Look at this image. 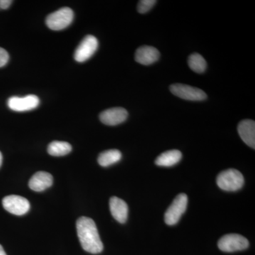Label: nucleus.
I'll return each mask as SVG.
<instances>
[{
	"instance_id": "1",
	"label": "nucleus",
	"mask_w": 255,
	"mask_h": 255,
	"mask_svg": "<svg viewBox=\"0 0 255 255\" xmlns=\"http://www.w3.org/2000/svg\"><path fill=\"white\" fill-rule=\"evenodd\" d=\"M76 227L80 244L85 251L92 254H99L103 251V243L93 220L80 217L77 221Z\"/></svg>"
},
{
	"instance_id": "2",
	"label": "nucleus",
	"mask_w": 255,
	"mask_h": 255,
	"mask_svg": "<svg viewBox=\"0 0 255 255\" xmlns=\"http://www.w3.org/2000/svg\"><path fill=\"white\" fill-rule=\"evenodd\" d=\"M220 189L226 191H236L244 185L245 179L241 172L236 169L223 171L216 179Z\"/></svg>"
},
{
	"instance_id": "3",
	"label": "nucleus",
	"mask_w": 255,
	"mask_h": 255,
	"mask_svg": "<svg viewBox=\"0 0 255 255\" xmlns=\"http://www.w3.org/2000/svg\"><path fill=\"white\" fill-rule=\"evenodd\" d=\"M74 19L73 10L68 7H63L57 10L47 16V26L53 31H60L68 27Z\"/></svg>"
},
{
	"instance_id": "4",
	"label": "nucleus",
	"mask_w": 255,
	"mask_h": 255,
	"mask_svg": "<svg viewBox=\"0 0 255 255\" xmlns=\"http://www.w3.org/2000/svg\"><path fill=\"white\" fill-rule=\"evenodd\" d=\"M188 197L187 194H180L174 199L164 214V221L169 226L177 224L187 209Z\"/></svg>"
},
{
	"instance_id": "5",
	"label": "nucleus",
	"mask_w": 255,
	"mask_h": 255,
	"mask_svg": "<svg viewBox=\"0 0 255 255\" xmlns=\"http://www.w3.org/2000/svg\"><path fill=\"white\" fill-rule=\"evenodd\" d=\"M218 246L221 251L225 253H233L248 249L249 241L241 235L228 234L219 240Z\"/></svg>"
},
{
	"instance_id": "6",
	"label": "nucleus",
	"mask_w": 255,
	"mask_h": 255,
	"mask_svg": "<svg viewBox=\"0 0 255 255\" xmlns=\"http://www.w3.org/2000/svg\"><path fill=\"white\" fill-rule=\"evenodd\" d=\"M99 42L95 36L88 35L77 47L74 58L78 63H84L90 59L98 49Z\"/></svg>"
},
{
	"instance_id": "7",
	"label": "nucleus",
	"mask_w": 255,
	"mask_h": 255,
	"mask_svg": "<svg viewBox=\"0 0 255 255\" xmlns=\"http://www.w3.org/2000/svg\"><path fill=\"white\" fill-rule=\"evenodd\" d=\"M170 92L183 100L189 101H203L207 98L205 92L200 89L183 85V84H174L169 87Z\"/></svg>"
},
{
	"instance_id": "8",
	"label": "nucleus",
	"mask_w": 255,
	"mask_h": 255,
	"mask_svg": "<svg viewBox=\"0 0 255 255\" xmlns=\"http://www.w3.org/2000/svg\"><path fill=\"white\" fill-rule=\"evenodd\" d=\"M39 105V98L34 95H28L23 97H11L7 101V106L10 110L17 112L35 110Z\"/></svg>"
},
{
	"instance_id": "9",
	"label": "nucleus",
	"mask_w": 255,
	"mask_h": 255,
	"mask_svg": "<svg viewBox=\"0 0 255 255\" xmlns=\"http://www.w3.org/2000/svg\"><path fill=\"white\" fill-rule=\"evenodd\" d=\"M3 207L10 214L22 216L29 211L30 204L27 199L21 196H5L2 200Z\"/></svg>"
},
{
	"instance_id": "10",
	"label": "nucleus",
	"mask_w": 255,
	"mask_h": 255,
	"mask_svg": "<svg viewBox=\"0 0 255 255\" xmlns=\"http://www.w3.org/2000/svg\"><path fill=\"white\" fill-rule=\"evenodd\" d=\"M128 112L122 107L109 109L102 112L100 115L102 123L107 126H117L123 123L128 118Z\"/></svg>"
},
{
	"instance_id": "11",
	"label": "nucleus",
	"mask_w": 255,
	"mask_h": 255,
	"mask_svg": "<svg viewBox=\"0 0 255 255\" xmlns=\"http://www.w3.org/2000/svg\"><path fill=\"white\" fill-rule=\"evenodd\" d=\"M238 133L243 142L252 147L255 148V123L253 120L242 121L238 124Z\"/></svg>"
},
{
	"instance_id": "12",
	"label": "nucleus",
	"mask_w": 255,
	"mask_h": 255,
	"mask_svg": "<svg viewBox=\"0 0 255 255\" xmlns=\"http://www.w3.org/2000/svg\"><path fill=\"white\" fill-rule=\"evenodd\" d=\"M53 178L48 172H38L32 176L28 182V187L33 191H43L53 185Z\"/></svg>"
},
{
	"instance_id": "13",
	"label": "nucleus",
	"mask_w": 255,
	"mask_h": 255,
	"mask_svg": "<svg viewBox=\"0 0 255 255\" xmlns=\"http://www.w3.org/2000/svg\"><path fill=\"white\" fill-rule=\"evenodd\" d=\"M160 53L157 48L152 46H143L137 48L135 54L137 63L143 65H150L158 60Z\"/></svg>"
},
{
	"instance_id": "14",
	"label": "nucleus",
	"mask_w": 255,
	"mask_h": 255,
	"mask_svg": "<svg viewBox=\"0 0 255 255\" xmlns=\"http://www.w3.org/2000/svg\"><path fill=\"white\" fill-rule=\"evenodd\" d=\"M111 214L119 223L127 222L128 215V207L127 203L117 196L111 198L110 201Z\"/></svg>"
},
{
	"instance_id": "15",
	"label": "nucleus",
	"mask_w": 255,
	"mask_h": 255,
	"mask_svg": "<svg viewBox=\"0 0 255 255\" xmlns=\"http://www.w3.org/2000/svg\"><path fill=\"white\" fill-rule=\"evenodd\" d=\"M182 157V152L177 150L166 151L155 159V164L161 167H172L175 165Z\"/></svg>"
},
{
	"instance_id": "16",
	"label": "nucleus",
	"mask_w": 255,
	"mask_h": 255,
	"mask_svg": "<svg viewBox=\"0 0 255 255\" xmlns=\"http://www.w3.org/2000/svg\"><path fill=\"white\" fill-rule=\"evenodd\" d=\"M122 152L118 150L104 151L98 157V163L102 167H109L117 163L122 159Z\"/></svg>"
},
{
	"instance_id": "17",
	"label": "nucleus",
	"mask_w": 255,
	"mask_h": 255,
	"mask_svg": "<svg viewBox=\"0 0 255 255\" xmlns=\"http://www.w3.org/2000/svg\"><path fill=\"white\" fill-rule=\"evenodd\" d=\"M71 151L72 146L67 142L53 141L48 146V154L55 157L68 155Z\"/></svg>"
},
{
	"instance_id": "18",
	"label": "nucleus",
	"mask_w": 255,
	"mask_h": 255,
	"mask_svg": "<svg viewBox=\"0 0 255 255\" xmlns=\"http://www.w3.org/2000/svg\"><path fill=\"white\" fill-rule=\"evenodd\" d=\"M189 68L196 73H202L205 72L207 64L204 57L199 53H193L188 58Z\"/></svg>"
},
{
	"instance_id": "19",
	"label": "nucleus",
	"mask_w": 255,
	"mask_h": 255,
	"mask_svg": "<svg viewBox=\"0 0 255 255\" xmlns=\"http://www.w3.org/2000/svg\"><path fill=\"white\" fill-rule=\"evenodd\" d=\"M156 2L155 0H141L137 4V11L140 14H145L153 7Z\"/></svg>"
},
{
	"instance_id": "20",
	"label": "nucleus",
	"mask_w": 255,
	"mask_h": 255,
	"mask_svg": "<svg viewBox=\"0 0 255 255\" xmlns=\"http://www.w3.org/2000/svg\"><path fill=\"white\" fill-rule=\"evenodd\" d=\"M9 59V55L7 51L4 48H0V68L6 65Z\"/></svg>"
},
{
	"instance_id": "21",
	"label": "nucleus",
	"mask_w": 255,
	"mask_h": 255,
	"mask_svg": "<svg viewBox=\"0 0 255 255\" xmlns=\"http://www.w3.org/2000/svg\"><path fill=\"white\" fill-rule=\"evenodd\" d=\"M11 0H0V9H7L11 6Z\"/></svg>"
},
{
	"instance_id": "22",
	"label": "nucleus",
	"mask_w": 255,
	"mask_h": 255,
	"mask_svg": "<svg viewBox=\"0 0 255 255\" xmlns=\"http://www.w3.org/2000/svg\"><path fill=\"white\" fill-rule=\"evenodd\" d=\"M0 255H6V253L3 249L2 246L0 245Z\"/></svg>"
},
{
	"instance_id": "23",
	"label": "nucleus",
	"mask_w": 255,
	"mask_h": 255,
	"mask_svg": "<svg viewBox=\"0 0 255 255\" xmlns=\"http://www.w3.org/2000/svg\"><path fill=\"white\" fill-rule=\"evenodd\" d=\"M1 164H2V155L0 152V167H1Z\"/></svg>"
}]
</instances>
